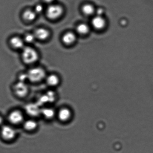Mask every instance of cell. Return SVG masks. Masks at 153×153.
Here are the masks:
<instances>
[{"label":"cell","instance_id":"obj_3","mask_svg":"<svg viewBox=\"0 0 153 153\" xmlns=\"http://www.w3.org/2000/svg\"><path fill=\"white\" fill-rule=\"evenodd\" d=\"M17 134V131L12 126L4 124L0 127V136L4 140L10 142L14 140Z\"/></svg>","mask_w":153,"mask_h":153},{"label":"cell","instance_id":"obj_22","mask_svg":"<svg viewBox=\"0 0 153 153\" xmlns=\"http://www.w3.org/2000/svg\"><path fill=\"white\" fill-rule=\"evenodd\" d=\"M97 13V16H102V15L103 14V11L102 9H98L96 11Z\"/></svg>","mask_w":153,"mask_h":153},{"label":"cell","instance_id":"obj_8","mask_svg":"<svg viewBox=\"0 0 153 153\" xmlns=\"http://www.w3.org/2000/svg\"><path fill=\"white\" fill-rule=\"evenodd\" d=\"M37 103H30L26 106V111L28 115L32 117H36L41 115V109Z\"/></svg>","mask_w":153,"mask_h":153},{"label":"cell","instance_id":"obj_19","mask_svg":"<svg viewBox=\"0 0 153 153\" xmlns=\"http://www.w3.org/2000/svg\"><path fill=\"white\" fill-rule=\"evenodd\" d=\"M36 39V38H35L34 34L30 33L26 34L25 35L24 41L25 42L31 44V43H33Z\"/></svg>","mask_w":153,"mask_h":153},{"label":"cell","instance_id":"obj_13","mask_svg":"<svg viewBox=\"0 0 153 153\" xmlns=\"http://www.w3.org/2000/svg\"><path fill=\"white\" fill-rule=\"evenodd\" d=\"M76 39L75 34L72 32H68L64 34L62 37V41L66 45H71L75 43Z\"/></svg>","mask_w":153,"mask_h":153},{"label":"cell","instance_id":"obj_23","mask_svg":"<svg viewBox=\"0 0 153 153\" xmlns=\"http://www.w3.org/2000/svg\"><path fill=\"white\" fill-rule=\"evenodd\" d=\"M4 123V119L3 117L2 116L0 115V127H2Z\"/></svg>","mask_w":153,"mask_h":153},{"label":"cell","instance_id":"obj_6","mask_svg":"<svg viewBox=\"0 0 153 153\" xmlns=\"http://www.w3.org/2000/svg\"><path fill=\"white\" fill-rule=\"evenodd\" d=\"M13 92L16 96L20 98L26 97L29 94V87L26 82L19 81L13 87Z\"/></svg>","mask_w":153,"mask_h":153},{"label":"cell","instance_id":"obj_4","mask_svg":"<svg viewBox=\"0 0 153 153\" xmlns=\"http://www.w3.org/2000/svg\"><path fill=\"white\" fill-rule=\"evenodd\" d=\"M46 13L48 18L52 20H56L61 17L63 13V9L60 5L52 4L48 7Z\"/></svg>","mask_w":153,"mask_h":153},{"label":"cell","instance_id":"obj_20","mask_svg":"<svg viewBox=\"0 0 153 153\" xmlns=\"http://www.w3.org/2000/svg\"><path fill=\"white\" fill-rule=\"evenodd\" d=\"M43 10H44V8L43 6L41 4H38L36 6L34 11L37 14L42 13Z\"/></svg>","mask_w":153,"mask_h":153},{"label":"cell","instance_id":"obj_11","mask_svg":"<svg viewBox=\"0 0 153 153\" xmlns=\"http://www.w3.org/2000/svg\"><path fill=\"white\" fill-rule=\"evenodd\" d=\"M36 39L44 41L50 36V33L47 29L44 28H39L37 29L34 33Z\"/></svg>","mask_w":153,"mask_h":153},{"label":"cell","instance_id":"obj_18","mask_svg":"<svg viewBox=\"0 0 153 153\" xmlns=\"http://www.w3.org/2000/svg\"><path fill=\"white\" fill-rule=\"evenodd\" d=\"M82 10L85 15L88 16L92 15L96 12L93 6L90 4H86L83 5Z\"/></svg>","mask_w":153,"mask_h":153},{"label":"cell","instance_id":"obj_9","mask_svg":"<svg viewBox=\"0 0 153 153\" xmlns=\"http://www.w3.org/2000/svg\"><path fill=\"white\" fill-rule=\"evenodd\" d=\"M106 21L102 16H96L91 21V25L94 29L100 30L103 29L106 25Z\"/></svg>","mask_w":153,"mask_h":153},{"label":"cell","instance_id":"obj_21","mask_svg":"<svg viewBox=\"0 0 153 153\" xmlns=\"http://www.w3.org/2000/svg\"><path fill=\"white\" fill-rule=\"evenodd\" d=\"M19 81L26 82V81L28 80L27 74L25 73L21 74V75L19 76Z\"/></svg>","mask_w":153,"mask_h":153},{"label":"cell","instance_id":"obj_17","mask_svg":"<svg viewBox=\"0 0 153 153\" xmlns=\"http://www.w3.org/2000/svg\"><path fill=\"white\" fill-rule=\"evenodd\" d=\"M90 30V28L88 25L85 23H81L78 25L76 28V31L79 35H85L87 34Z\"/></svg>","mask_w":153,"mask_h":153},{"label":"cell","instance_id":"obj_16","mask_svg":"<svg viewBox=\"0 0 153 153\" xmlns=\"http://www.w3.org/2000/svg\"><path fill=\"white\" fill-rule=\"evenodd\" d=\"M37 14L34 10H27L23 13V18L27 22H32L36 19Z\"/></svg>","mask_w":153,"mask_h":153},{"label":"cell","instance_id":"obj_24","mask_svg":"<svg viewBox=\"0 0 153 153\" xmlns=\"http://www.w3.org/2000/svg\"><path fill=\"white\" fill-rule=\"evenodd\" d=\"M43 1L46 3L51 4L54 1V0H43Z\"/></svg>","mask_w":153,"mask_h":153},{"label":"cell","instance_id":"obj_12","mask_svg":"<svg viewBox=\"0 0 153 153\" xmlns=\"http://www.w3.org/2000/svg\"><path fill=\"white\" fill-rule=\"evenodd\" d=\"M41 115L45 119L52 120L56 115V113L54 110L51 108L45 107L42 108Z\"/></svg>","mask_w":153,"mask_h":153},{"label":"cell","instance_id":"obj_7","mask_svg":"<svg viewBox=\"0 0 153 153\" xmlns=\"http://www.w3.org/2000/svg\"><path fill=\"white\" fill-rule=\"evenodd\" d=\"M56 116L59 121L62 123H66L71 119L72 116V111L69 108L63 107L59 109Z\"/></svg>","mask_w":153,"mask_h":153},{"label":"cell","instance_id":"obj_5","mask_svg":"<svg viewBox=\"0 0 153 153\" xmlns=\"http://www.w3.org/2000/svg\"><path fill=\"white\" fill-rule=\"evenodd\" d=\"M8 120L13 125L23 124L25 121L24 115L23 112L19 110H14L8 114Z\"/></svg>","mask_w":153,"mask_h":153},{"label":"cell","instance_id":"obj_1","mask_svg":"<svg viewBox=\"0 0 153 153\" xmlns=\"http://www.w3.org/2000/svg\"><path fill=\"white\" fill-rule=\"evenodd\" d=\"M22 58L27 64H32L36 63L39 59L38 52L30 47H25L22 49Z\"/></svg>","mask_w":153,"mask_h":153},{"label":"cell","instance_id":"obj_2","mask_svg":"<svg viewBox=\"0 0 153 153\" xmlns=\"http://www.w3.org/2000/svg\"><path fill=\"white\" fill-rule=\"evenodd\" d=\"M27 74L28 81L33 83L41 82L45 79L47 76L44 70L39 67L32 68L28 71Z\"/></svg>","mask_w":153,"mask_h":153},{"label":"cell","instance_id":"obj_10","mask_svg":"<svg viewBox=\"0 0 153 153\" xmlns=\"http://www.w3.org/2000/svg\"><path fill=\"white\" fill-rule=\"evenodd\" d=\"M22 125L24 129L28 132L35 131L38 127V123L32 119L25 120Z\"/></svg>","mask_w":153,"mask_h":153},{"label":"cell","instance_id":"obj_14","mask_svg":"<svg viewBox=\"0 0 153 153\" xmlns=\"http://www.w3.org/2000/svg\"><path fill=\"white\" fill-rule=\"evenodd\" d=\"M46 83L48 86L51 87H57L60 84V79L57 75L55 74H51L46 76Z\"/></svg>","mask_w":153,"mask_h":153},{"label":"cell","instance_id":"obj_15","mask_svg":"<svg viewBox=\"0 0 153 153\" xmlns=\"http://www.w3.org/2000/svg\"><path fill=\"white\" fill-rule=\"evenodd\" d=\"M12 47L16 49H23L25 47V41L20 37L14 36L10 40Z\"/></svg>","mask_w":153,"mask_h":153}]
</instances>
